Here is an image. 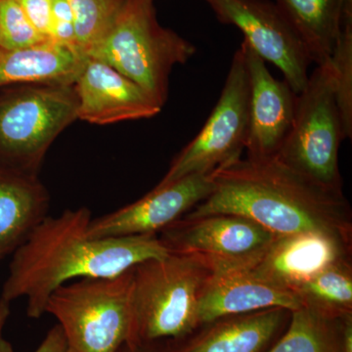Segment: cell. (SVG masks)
I'll use <instances>...</instances> for the list:
<instances>
[{
    "label": "cell",
    "instance_id": "cell-17",
    "mask_svg": "<svg viewBox=\"0 0 352 352\" xmlns=\"http://www.w3.org/2000/svg\"><path fill=\"white\" fill-rule=\"evenodd\" d=\"M351 254V248L319 236H288L278 237L265 256L252 267L293 292L300 282L324 266Z\"/></svg>",
    "mask_w": 352,
    "mask_h": 352
},
{
    "label": "cell",
    "instance_id": "cell-20",
    "mask_svg": "<svg viewBox=\"0 0 352 352\" xmlns=\"http://www.w3.org/2000/svg\"><path fill=\"white\" fill-rule=\"evenodd\" d=\"M346 316H333L302 305L291 312L286 333L266 352H346L344 322Z\"/></svg>",
    "mask_w": 352,
    "mask_h": 352
},
{
    "label": "cell",
    "instance_id": "cell-27",
    "mask_svg": "<svg viewBox=\"0 0 352 352\" xmlns=\"http://www.w3.org/2000/svg\"><path fill=\"white\" fill-rule=\"evenodd\" d=\"M34 352H69L63 331L59 324L48 331Z\"/></svg>",
    "mask_w": 352,
    "mask_h": 352
},
{
    "label": "cell",
    "instance_id": "cell-25",
    "mask_svg": "<svg viewBox=\"0 0 352 352\" xmlns=\"http://www.w3.org/2000/svg\"><path fill=\"white\" fill-rule=\"evenodd\" d=\"M51 41L80 52L76 43L73 12L67 0H52Z\"/></svg>",
    "mask_w": 352,
    "mask_h": 352
},
{
    "label": "cell",
    "instance_id": "cell-19",
    "mask_svg": "<svg viewBox=\"0 0 352 352\" xmlns=\"http://www.w3.org/2000/svg\"><path fill=\"white\" fill-rule=\"evenodd\" d=\"M317 66L330 61L342 30L340 0H275Z\"/></svg>",
    "mask_w": 352,
    "mask_h": 352
},
{
    "label": "cell",
    "instance_id": "cell-26",
    "mask_svg": "<svg viewBox=\"0 0 352 352\" xmlns=\"http://www.w3.org/2000/svg\"><path fill=\"white\" fill-rule=\"evenodd\" d=\"M28 19L44 38L51 39L52 0H17Z\"/></svg>",
    "mask_w": 352,
    "mask_h": 352
},
{
    "label": "cell",
    "instance_id": "cell-28",
    "mask_svg": "<svg viewBox=\"0 0 352 352\" xmlns=\"http://www.w3.org/2000/svg\"><path fill=\"white\" fill-rule=\"evenodd\" d=\"M117 352H171L170 342H124Z\"/></svg>",
    "mask_w": 352,
    "mask_h": 352
},
{
    "label": "cell",
    "instance_id": "cell-2",
    "mask_svg": "<svg viewBox=\"0 0 352 352\" xmlns=\"http://www.w3.org/2000/svg\"><path fill=\"white\" fill-rule=\"evenodd\" d=\"M89 208L48 215L13 252L0 298H27V315L38 319L55 289L80 278L117 276L136 264L170 252L157 235L94 239L88 235Z\"/></svg>",
    "mask_w": 352,
    "mask_h": 352
},
{
    "label": "cell",
    "instance_id": "cell-30",
    "mask_svg": "<svg viewBox=\"0 0 352 352\" xmlns=\"http://www.w3.org/2000/svg\"><path fill=\"white\" fill-rule=\"evenodd\" d=\"M342 25L352 23V0H340Z\"/></svg>",
    "mask_w": 352,
    "mask_h": 352
},
{
    "label": "cell",
    "instance_id": "cell-4",
    "mask_svg": "<svg viewBox=\"0 0 352 352\" xmlns=\"http://www.w3.org/2000/svg\"><path fill=\"white\" fill-rule=\"evenodd\" d=\"M153 1L124 0L107 36L87 58L117 69L163 108L173 67L186 63L196 47L157 24Z\"/></svg>",
    "mask_w": 352,
    "mask_h": 352
},
{
    "label": "cell",
    "instance_id": "cell-12",
    "mask_svg": "<svg viewBox=\"0 0 352 352\" xmlns=\"http://www.w3.org/2000/svg\"><path fill=\"white\" fill-rule=\"evenodd\" d=\"M250 80L247 157L276 156L295 119L298 94L286 80H276L265 61L243 41Z\"/></svg>",
    "mask_w": 352,
    "mask_h": 352
},
{
    "label": "cell",
    "instance_id": "cell-18",
    "mask_svg": "<svg viewBox=\"0 0 352 352\" xmlns=\"http://www.w3.org/2000/svg\"><path fill=\"white\" fill-rule=\"evenodd\" d=\"M87 57L47 41L19 48L0 47V87L28 83L75 85Z\"/></svg>",
    "mask_w": 352,
    "mask_h": 352
},
{
    "label": "cell",
    "instance_id": "cell-6",
    "mask_svg": "<svg viewBox=\"0 0 352 352\" xmlns=\"http://www.w3.org/2000/svg\"><path fill=\"white\" fill-rule=\"evenodd\" d=\"M133 267L117 276L80 278L53 292L45 314L57 319L69 352H117L129 342Z\"/></svg>",
    "mask_w": 352,
    "mask_h": 352
},
{
    "label": "cell",
    "instance_id": "cell-29",
    "mask_svg": "<svg viewBox=\"0 0 352 352\" xmlns=\"http://www.w3.org/2000/svg\"><path fill=\"white\" fill-rule=\"evenodd\" d=\"M10 315V302L0 298V352H14L12 344L4 337V327Z\"/></svg>",
    "mask_w": 352,
    "mask_h": 352
},
{
    "label": "cell",
    "instance_id": "cell-7",
    "mask_svg": "<svg viewBox=\"0 0 352 352\" xmlns=\"http://www.w3.org/2000/svg\"><path fill=\"white\" fill-rule=\"evenodd\" d=\"M346 138L330 60L317 66L298 95L293 126L276 157L322 186L342 191L339 151Z\"/></svg>",
    "mask_w": 352,
    "mask_h": 352
},
{
    "label": "cell",
    "instance_id": "cell-8",
    "mask_svg": "<svg viewBox=\"0 0 352 352\" xmlns=\"http://www.w3.org/2000/svg\"><path fill=\"white\" fill-rule=\"evenodd\" d=\"M250 80L242 44L234 54L226 82L205 126L175 157L159 184L194 173H210L239 159L249 132Z\"/></svg>",
    "mask_w": 352,
    "mask_h": 352
},
{
    "label": "cell",
    "instance_id": "cell-5",
    "mask_svg": "<svg viewBox=\"0 0 352 352\" xmlns=\"http://www.w3.org/2000/svg\"><path fill=\"white\" fill-rule=\"evenodd\" d=\"M74 85L28 83L0 94V164L38 175L48 150L78 120Z\"/></svg>",
    "mask_w": 352,
    "mask_h": 352
},
{
    "label": "cell",
    "instance_id": "cell-15",
    "mask_svg": "<svg viewBox=\"0 0 352 352\" xmlns=\"http://www.w3.org/2000/svg\"><path fill=\"white\" fill-rule=\"evenodd\" d=\"M291 311L281 307L229 315L199 333L170 342L171 352H266Z\"/></svg>",
    "mask_w": 352,
    "mask_h": 352
},
{
    "label": "cell",
    "instance_id": "cell-1",
    "mask_svg": "<svg viewBox=\"0 0 352 352\" xmlns=\"http://www.w3.org/2000/svg\"><path fill=\"white\" fill-rule=\"evenodd\" d=\"M212 178V193L185 217L237 214L277 237L319 236L351 248V208L342 191L322 186L276 156L233 160Z\"/></svg>",
    "mask_w": 352,
    "mask_h": 352
},
{
    "label": "cell",
    "instance_id": "cell-9",
    "mask_svg": "<svg viewBox=\"0 0 352 352\" xmlns=\"http://www.w3.org/2000/svg\"><path fill=\"white\" fill-rule=\"evenodd\" d=\"M160 234L170 254H194L215 271L256 265L278 238L254 220L228 214L184 215Z\"/></svg>",
    "mask_w": 352,
    "mask_h": 352
},
{
    "label": "cell",
    "instance_id": "cell-22",
    "mask_svg": "<svg viewBox=\"0 0 352 352\" xmlns=\"http://www.w3.org/2000/svg\"><path fill=\"white\" fill-rule=\"evenodd\" d=\"M75 21L78 50L89 51L107 36L124 0H67Z\"/></svg>",
    "mask_w": 352,
    "mask_h": 352
},
{
    "label": "cell",
    "instance_id": "cell-13",
    "mask_svg": "<svg viewBox=\"0 0 352 352\" xmlns=\"http://www.w3.org/2000/svg\"><path fill=\"white\" fill-rule=\"evenodd\" d=\"M78 118L94 124L148 119L162 111L144 90L98 60L87 58L76 78Z\"/></svg>",
    "mask_w": 352,
    "mask_h": 352
},
{
    "label": "cell",
    "instance_id": "cell-11",
    "mask_svg": "<svg viewBox=\"0 0 352 352\" xmlns=\"http://www.w3.org/2000/svg\"><path fill=\"white\" fill-rule=\"evenodd\" d=\"M212 173H194L157 184L134 203L92 219L88 235L94 239L157 235L210 196L214 189Z\"/></svg>",
    "mask_w": 352,
    "mask_h": 352
},
{
    "label": "cell",
    "instance_id": "cell-16",
    "mask_svg": "<svg viewBox=\"0 0 352 352\" xmlns=\"http://www.w3.org/2000/svg\"><path fill=\"white\" fill-rule=\"evenodd\" d=\"M50 195L36 173L0 164V261L48 217Z\"/></svg>",
    "mask_w": 352,
    "mask_h": 352
},
{
    "label": "cell",
    "instance_id": "cell-24",
    "mask_svg": "<svg viewBox=\"0 0 352 352\" xmlns=\"http://www.w3.org/2000/svg\"><path fill=\"white\" fill-rule=\"evenodd\" d=\"M51 41L32 25L17 0H0V47L19 50Z\"/></svg>",
    "mask_w": 352,
    "mask_h": 352
},
{
    "label": "cell",
    "instance_id": "cell-10",
    "mask_svg": "<svg viewBox=\"0 0 352 352\" xmlns=\"http://www.w3.org/2000/svg\"><path fill=\"white\" fill-rule=\"evenodd\" d=\"M222 24L233 25L259 57L282 72L296 94L307 85L312 63L307 47L270 0H205Z\"/></svg>",
    "mask_w": 352,
    "mask_h": 352
},
{
    "label": "cell",
    "instance_id": "cell-23",
    "mask_svg": "<svg viewBox=\"0 0 352 352\" xmlns=\"http://www.w3.org/2000/svg\"><path fill=\"white\" fill-rule=\"evenodd\" d=\"M338 105L346 138L352 135V24L342 25L332 58Z\"/></svg>",
    "mask_w": 352,
    "mask_h": 352
},
{
    "label": "cell",
    "instance_id": "cell-21",
    "mask_svg": "<svg viewBox=\"0 0 352 352\" xmlns=\"http://www.w3.org/2000/svg\"><path fill=\"white\" fill-rule=\"evenodd\" d=\"M302 305L342 317L352 314L351 256L336 259L294 289Z\"/></svg>",
    "mask_w": 352,
    "mask_h": 352
},
{
    "label": "cell",
    "instance_id": "cell-14",
    "mask_svg": "<svg viewBox=\"0 0 352 352\" xmlns=\"http://www.w3.org/2000/svg\"><path fill=\"white\" fill-rule=\"evenodd\" d=\"M300 307L302 302L293 292L258 274L252 266L215 271L201 296L199 325L201 328L229 315L273 307L292 312Z\"/></svg>",
    "mask_w": 352,
    "mask_h": 352
},
{
    "label": "cell",
    "instance_id": "cell-3",
    "mask_svg": "<svg viewBox=\"0 0 352 352\" xmlns=\"http://www.w3.org/2000/svg\"><path fill=\"white\" fill-rule=\"evenodd\" d=\"M214 272L194 254H168L136 264L127 342H177L195 333L201 296Z\"/></svg>",
    "mask_w": 352,
    "mask_h": 352
}]
</instances>
